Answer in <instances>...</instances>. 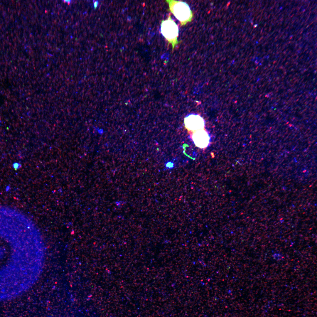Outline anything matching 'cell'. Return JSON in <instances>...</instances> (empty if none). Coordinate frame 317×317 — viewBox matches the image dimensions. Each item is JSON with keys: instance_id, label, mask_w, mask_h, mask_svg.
Returning <instances> with one entry per match:
<instances>
[{"instance_id": "1", "label": "cell", "mask_w": 317, "mask_h": 317, "mask_svg": "<svg viewBox=\"0 0 317 317\" xmlns=\"http://www.w3.org/2000/svg\"><path fill=\"white\" fill-rule=\"evenodd\" d=\"M166 1L169 6L168 10L179 21L181 26L185 25L192 21L193 14L186 3L174 0H166Z\"/></svg>"}, {"instance_id": "4", "label": "cell", "mask_w": 317, "mask_h": 317, "mask_svg": "<svg viewBox=\"0 0 317 317\" xmlns=\"http://www.w3.org/2000/svg\"><path fill=\"white\" fill-rule=\"evenodd\" d=\"M190 134L193 141L197 147L203 149L206 148L209 145L210 136L208 132L204 129L193 132Z\"/></svg>"}, {"instance_id": "6", "label": "cell", "mask_w": 317, "mask_h": 317, "mask_svg": "<svg viewBox=\"0 0 317 317\" xmlns=\"http://www.w3.org/2000/svg\"><path fill=\"white\" fill-rule=\"evenodd\" d=\"M127 18L128 20H130L131 19V17L130 16H128Z\"/></svg>"}, {"instance_id": "2", "label": "cell", "mask_w": 317, "mask_h": 317, "mask_svg": "<svg viewBox=\"0 0 317 317\" xmlns=\"http://www.w3.org/2000/svg\"><path fill=\"white\" fill-rule=\"evenodd\" d=\"M161 34L168 42V44H171L172 50L181 41H178L177 38L178 36L179 30L178 26L172 19L170 15L165 20H162L161 25Z\"/></svg>"}, {"instance_id": "3", "label": "cell", "mask_w": 317, "mask_h": 317, "mask_svg": "<svg viewBox=\"0 0 317 317\" xmlns=\"http://www.w3.org/2000/svg\"><path fill=\"white\" fill-rule=\"evenodd\" d=\"M185 127L188 132L191 133L195 131L203 129L205 123L203 119L200 115L191 114L184 118Z\"/></svg>"}, {"instance_id": "5", "label": "cell", "mask_w": 317, "mask_h": 317, "mask_svg": "<svg viewBox=\"0 0 317 317\" xmlns=\"http://www.w3.org/2000/svg\"><path fill=\"white\" fill-rule=\"evenodd\" d=\"M98 3V1H95L94 3V6L95 9L97 6V5Z\"/></svg>"}]
</instances>
